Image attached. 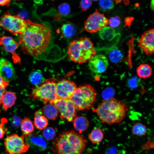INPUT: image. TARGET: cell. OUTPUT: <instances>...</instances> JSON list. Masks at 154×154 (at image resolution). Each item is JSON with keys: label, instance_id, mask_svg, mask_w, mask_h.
Wrapping results in <instances>:
<instances>
[{"label": "cell", "instance_id": "4fadbf2b", "mask_svg": "<svg viewBox=\"0 0 154 154\" xmlns=\"http://www.w3.org/2000/svg\"><path fill=\"white\" fill-rule=\"evenodd\" d=\"M109 65L107 58L102 54L96 55L88 61V66L92 72L100 74L105 72Z\"/></svg>", "mask_w": 154, "mask_h": 154}, {"label": "cell", "instance_id": "60d3db41", "mask_svg": "<svg viewBox=\"0 0 154 154\" xmlns=\"http://www.w3.org/2000/svg\"><path fill=\"white\" fill-rule=\"evenodd\" d=\"M16 1H21V0H15Z\"/></svg>", "mask_w": 154, "mask_h": 154}, {"label": "cell", "instance_id": "6da1fadb", "mask_svg": "<svg viewBox=\"0 0 154 154\" xmlns=\"http://www.w3.org/2000/svg\"><path fill=\"white\" fill-rule=\"evenodd\" d=\"M27 26L19 35V45L25 54L37 60L52 61L57 60L61 54L59 47L55 43V37L51 26L27 19Z\"/></svg>", "mask_w": 154, "mask_h": 154}, {"label": "cell", "instance_id": "8d00e7d4", "mask_svg": "<svg viewBox=\"0 0 154 154\" xmlns=\"http://www.w3.org/2000/svg\"><path fill=\"white\" fill-rule=\"evenodd\" d=\"M116 4L119 3L123 1V3L126 5H128L130 3L129 0H114Z\"/></svg>", "mask_w": 154, "mask_h": 154}, {"label": "cell", "instance_id": "d6986e66", "mask_svg": "<svg viewBox=\"0 0 154 154\" xmlns=\"http://www.w3.org/2000/svg\"><path fill=\"white\" fill-rule=\"evenodd\" d=\"M34 124L37 129L40 130L44 129L48 125L47 118L40 110L36 111L35 113Z\"/></svg>", "mask_w": 154, "mask_h": 154}, {"label": "cell", "instance_id": "e0dca14e", "mask_svg": "<svg viewBox=\"0 0 154 154\" xmlns=\"http://www.w3.org/2000/svg\"><path fill=\"white\" fill-rule=\"evenodd\" d=\"M73 126L75 129L79 133L85 131L89 126V122L85 116H77L73 121Z\"/></svg>", "mask_w": 154, "mask_h": 154}, {"label": "cell", "instance_id": "2e32d148", "mask_svg": "<svg viewBox=\"0 0 154 154\" xmlns=\"http://www.w3.org/2000/svg\"><path fill=\"white\" fill-rule=\"evenodd\" d=\"M16 99V96L14 93L6 91L1 99L3 108L5 111L14 104Z\"/></svg>", "mask_w": 154, "mask_h": 154}, {"label": "cell", "instance_id": "836d02e7", "mask_svg": "<svg viewBox=\"0 0 154 154\" xmlns=\"http://www.w3.org/2000/svg\"><path fill=\"white\" fill-rule=\"evenodd\" d=\"M7 121V119L5 118H3L1 120V122L0 124V139H2L4 137L5 134V131L3 130V127L5 123Z\"/></svg>", "mask_w": 154, "mask_h": 154}, {"label": "cell", "instance_id": "8992f818", "mask_svg": "<svg viewBox=\"0 0 154 154\" xmlns=\"http://www.w3.org/2000/svg\"><path fill=\"white\" fill-rule=\"evenodd\" d=\"M56 83L53 79L46 80L33 89L31 96L33 99L44 103L52 104L57 98Z\"/></svg>", "mask_w": 154, "mask_h": 154}, {"label": "cell", "instance_id": "30bf717a", "mask_svg": "<svg viewBox=\"0 0 154 154\" xmlns=\"http://www.w3.org/2000/svg\"><path fill=\"white\" fill-rule=\"evenodd\" d=\"M109 24V19L104 13H100L96 9L95 11L90 15L84 23V29L90 33L99 31Z\"/></svg>", "mask_w": 154, "mask_h": 154}, {"label": "cell", "instance_id": "e575fe53", "mask_svg": "<svg viewBox=\"0 0 154 154\" xmlns=\"http://www.w3.org/2000/svg\"><path fill=\"white\" fill-rule=\"evenodd\" d=\"M9 82L5 80L0 75V87L1 88H5L6 86L8 85Z\"/></svg>", "mask_w": 154, "mask_h": 154}, {"label": "cell", "instance_id": "b9f144b4", "mask_svg": "<svg viewBox=\"0 0 154 154\" xmlns=\"http://www.w3.org/2000/svg\"><path fill=\"white\" fill-rule=\"evenodd\" d=\"M1 43H0V46H1Z\"/></svg>", "mask_w": 154, "mask_h": 154}, {"label": "cell", "instance_id": "7402d4cb", "mask_svg": "<svg viewBox=\"0 0 154 154\" xmlns=\"http://www.w3.org/2000/svg\"><path fill=\"white\" fill-rule=\"evenodd\" d=\"M104 136V134L101 129L98 128L93 129L88 135L89 139L94 144L100 143L103 139Z\"/></svg>", "mask_w": 154, "mask_h": 154}, {"label": "cell", "instance_id": "484cf974", "mask_svg": "<svg viewBox=\"0 0 154 154\" xmlns=\"http://www.w3.org/2000/svg\"><path fill=\"white\" fill-rule=\"evenodd\" d=\"M31 82L34 85L38 86L44 81V78L41 72L36 71L31 73L29 76Z\"/></svg>", "mask_w": 154, "mask_h": 154}, {"label": "cell", "instance_id": "277c9868", "mask_svg": "<svg viewBox=\"0 0 154 154\" xmlns=\"http://www.w3.org/2000/svg\"><path fill=\"white\" fill-rule=\"evenodd\" d=\"M67 53L72 61L79 64L85 63L96 54L93 44L86 38L74 40L69 45Z\"/></svg>", "mask_w": 154, "mask_h": 154}, {"label": "cell", "instance_id": "7c38bea8", "mask_svg": "<svg viewBox=\"0 0 154 154\" xmlns=\"http://www.w3.org/2000/svg\"><path fill=\"white\" fill-rule=\"evenodd\" d=\"M77 88L72 81L62 80L56 84V90L58 98L69 99Z\"/></svg>", "mask_w": 154, "mask_h": 154}, {"label": "cell", "instance_id": "52a82bcc", "mask_svg": "<svg viewBox=\"0 0 154 154\" xmlns=\"http://www.w3.org/2000/svg\"><path fill=\"white\" fill-rule=\"evenodd\" d=\"M0 26L13 35L23 33L27 26L26 20L19 15H13L9 11H5L0 18Z\"/></svg>", "mask_w": 154, "mask_h": 154}, {"label": "cell", "instance_id": "9a60e30c", "mask_svg": "<svg viewBox=\"0 0 154 154\" xmlns=\"http://www.w3.org/2000/svg\"><path fill=\"white\" fill-rule=\"evenodd\" d=\"M0 75L8 82L15 77V72L12 64L4 58H0Z\"/></svg>", "mask_w": 154, "mask_h": 154}, {"label": "cell", "instance_id": "7a4b0ae2", "mask_svg": "<svg viewBox=\"0 0 154 154\" xmlns=\"http://www.w3.org/2000/svg\"><path fill=\"white\" fill-rule=\"evenodd\" d=\"M87 141L74 130L61 133L54 140L52 150L55 154H82Z\"/></svg>", "mask_w": 154, "mask_h": 154}, {"label": "cell", "instance_id": "cb8c5ba5", "mask_svg": "<svg viewBox=\"0 0 154 154\" xmlns=\"http://www.w3.org/2000/svg\"><path fill=\"white\" fill-rule=\"evenodd\" d=\"M21 128L23 135L25 137L34 131V127L32 121L29 119L26 118L21 121Z\"/></svg>", "mask_w": 154, "mask_h": 154}, {"label": "cell", "instance_id": "4dcf8cb0", "mask_svg": "<svg viewBox=\"0 0 154 154\" xmlns=\"http://www.w3.org/2000/svg\"><path fill=\"white\" fill-rule=\"evenodd\" d=\"M121 23V19L118 16L112 17L109 20V24L110 27L113 28L119 26Z\"/></svg>", "mask_w": 154, "mask_h": 154}, {"label": "cell", "instance_id": "5b68a950", "mask_svg": "<svg viewBox=\"0 0 154 154\" xmlns=\"http://www.w3.org/2000/svg\"><path fill=\"white\" fill-rule=\"evenodd\" d=\"M97 95L96 91L92 86L84 84L76 88L70 99L78 110H86L93 106Z\"/></svg>", "mask_w": 154, "mask_h": 154}, {"label": "cell", "instance_id": "4316f807", "mask_svg": "<svg viewBox=\"0 0 154 154\" xmlns=\"http://www.w3.org/2000/svg\"><path fill=\"white\" fill-rule=\"evenodd\" d=\"M110 60L113 63H117L123 58L121 52L116 48L112 49L110 52L109 56Z\"/></svg>", "mask_w": 154, "mask_h": 154}, {"label": "cell", "instance_id": "ab89813d", "mask_svg": "<svg viewBox=\"0 0 154 154\" xmlns=\"http://www.w3.org/2000/svg\"><path fill=\"white\" fill-rule=\"evenodd\" d=\"M92 1H99V0H91Z\"/></svg>", "mask_w": 154, "mask_h": 154}, {"label": "cell", "instance_id": "ba28073f", "mask_svg": "<svg viewBox=\"0 0 154 154\" xmlns=\"http://www.w3.org/2000/svg\"><path fill=\"white\" fill-rule=\"evenodd\" d=\"M25 137L20 136L16 133L7 135L5 139L4 145L6 154H23L29 149L30 145L25 142Z\"/></svg>", "mask_w": 154, "mask_h": 154}, {"label": "cell", "instance_id": "ac0fdd59", "mask_svg": "<svg viewBox=\"0 0 154 154\" xmlns=\"http://www.w3.org/2000/svg\"><path fill=\"white\" fill-rule=\"evenodd\" d=\"M42 114L48 119L55 120L58 117V111L56 107L50 103L45 105L42 108Z\"/></svg>", "mask_w": 154, "mask_h": 154}, {"label": "cell", "instance_id": "83f0119b", "mask_svg": "<svg viewBox=\"0 0 154 154\" xmlns=\"http://www.w3.org/2000/svg\"><path fill=\"white\" fill-rule=\"evenodd\" d=\"M99 5L103 11H108L112 9L114 6L112 0H99Z\"/></svg>", "mask_w": 154, "mask_h": 154}, {"label": "cell", "instance_id": "3957f363", "mask_svg": "<svg viewBox=\"0 0 154 154\" xmlns=\"http://www.w3.org/2000/svg\"><path fill=\"white\" fill-rule=\"evenodd\" d=\"M127 110V106L124 103L111 98L103 100L93 111L96 113L102 123L111 125L122 121Z\"/></svg>", "mask_w": 154, "mask_h": 154}, {"label": "cell", "instance_id": "f546056e", "mask_svg": "<svg viewBox=\"0 0 154 154\" xmlns=\"http://www.w3.org/2000/svg\"><path fill=\"white\" fill-rule=\"evenodd\" d=\"M58 8L59 14L62 16H66L68 15L71 11L70 5L67 3L61 4L59 5Z\"/></svg>", "mask_w": 154, "mask_h": 154}, {"label": "cell", "instance_id": "d590c367", "mask_svg": "<svg viewBox=\"0 0 154 154\" xmlns=\"http://www.w3.org/2000/svg\"><path fill=\"white\" fill-rule=\"evenodd\" d=\"M11 0H0V6L8 7L11 3Z\"/></svg>", "mask_w": 154, "mask_h": 154}, {"label": "cell", "instance_id": "74e56055", "mask_svg": "<svg viewBox=\"0 0 154 154\" xmlns=\"http://www.w3.org/2000/svg\"><path fill=\"white\" fill-rule=\"evenodd\" d=\"M5 88H1L0 87V105L1 104V97L5 92L6 91Z\"/></svg>", "mask_w": 154, "mask_h": 154}, {"label": "cell", "instance_id": "f1b7e54d", "mask_svg": "<svg viewBox=\"0 0 154 154\" xmlns=\"http://www.w3.org/2000/svg\"><path fill=\"white\" fill-rule=\"evenodd\" d=\"M56 135L55 131L52 127L46 128L42 132V135L46 139L52 140L54 138Z\"/></svg>", "mask_w": 154, "mask_h": 154}, {"label": "cell", "instance_id": "f35d334b", "mask_svg": "<svg viewBox=\"0 0 154 154\" xmlns=\"http://www.w3.org/2000/svg\"><path fill=\"white\" fill-rule=\"evenodd\" d=\"M150 8L151 9L154 11V0H151L150 3Z\"/></svg>", "mask_w": 154, "mask_h": 154}, {"label": "cell", "instance_id": "44dd1931", "mask_svg": "<svg viewBox=\"0 0 154 154\" xmlns=\"http://www.w3.org/2000/svg\"><path fill=\"white\" fill-rule=\"evenodd\" d=\"M136 72L139 77L143 79H146L151 76L152 68L148 64L142 63L137 67Z\"/></svg>", "mask_w": 154, "mask_h": 154}, {"label": "cell", "instance_id": "d4e9b609", "mask_svg": "<svg viewBox=\"0 0 154 154\" xmlns=\"http://www.w3.org/2000/svg\"><path fill=\"white\" fill-rule=\"evenodd\" d=\"M147 127L143 124L139 122H137L134 124L131 129L132 134L139 137L145 135L147 133Z\"/></svg>", "mask_w": 154, "mask_h": 154}, {"label": "cell", "instance_id": "1f68e13d", "mask_svg": "<svg viewBox=\"0 0 154 154\" xmlns=\"http://www.w3.org/2000/svg\"><path fill=\"white\" fill-rule=\"evenodd\" d=\"M91 0H81L80 2V7L82 11H86L91 6Z\"/></svg>", "mask_w": 154, "mask_h": 154}, {"label": "cell", "instance_id": "9c48e42d", "mask_svg": "<svg viewBox=\"0 0 154 154\" xmlns=\"http://www.w3.org/2000/svg\"><path fill=\"white\" fill-rule=\"evenodd\" d=\"M51 104L57 108L60 114V117L63 120L73 122L77 116L76 107L70 99L58 98Z\"/></svg>", "mask_w": 154, "mask_h": 154}, {"label": "cell", "instance_id": "d6a6232c", "mask_svg": "<svg viewBox=\"0 0 154 154\" xmlns=\"http://www.w3.org/2000/svg\"><path fill=\"white\" fill-rule=\"evenodd\" d=\"M12 123L14 126H17L19 125L21 123V118L17 116H14L12 119Z\"/></svg>", "mask_w": 154, "mask_h": 154}, {"label": "cell", "instance_id": "ffe728a7", "mask_svg": "<svg viewBox=\"0 0 154 154\" xmlns=\"http://www.w3.org/2000/svg\"><path fill=\"white\" fill-rule=\"evenodd\" d=\"M98 35L101 39L110 41L117 36V33L114 28L106 26L99 31Z\"/></svg>", "mask_w": 154, "mask_h": 154}, {"label": "cell", "instance_id": "5bb4252c", "mask_svg": "<svg viewBox=\"0 0 154 154\" xmlns=\"http://www.w3.org/2000/svg\"><path fill=\"white\" fill-rule=\"evenodd\" d=\"M0 43L5 49L11 54L14 63H21V58L16 52L18 47L19 46V42L10 37L1 35L0 37Z\"/></svg>", "mask_w": 154, "mask_h": 154}, {"label": "cell", "instance_id": "603a6c76", "mask_svg": "<svg viewBox=\"0 0 154 154\" xmlns=\"http://www.w3.org/2000/svg\"><path fill=\"white\" fill-rule=\"evenodd\" d=\"M60 30L62 35L64 37L67 38L73 37L76 32L74 26L70 23H66L63 24Z\"/></svg>", "mask_w": 154, "mask_h": 154}, {"label": "cell", "instance_id": "8fae6325", "mask_svg": "<svg viewBox=\"0 0 154 154\" xmlns=\"http://www.w3.org/2000/svg\"><path fill=\"white\" fill-rule=\"evenodd\" d=\"M138 44L141 50L147 55L154 54V29L145 31L138 40Z\"/></svg>", "mask_w": 154, "mask_h": 154}]
</instances>
